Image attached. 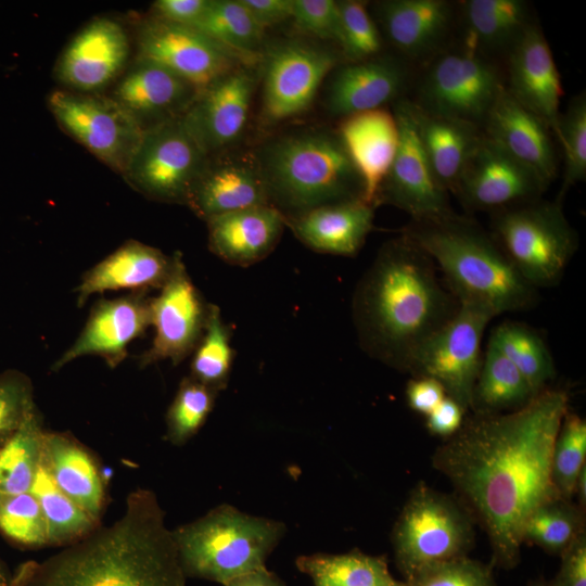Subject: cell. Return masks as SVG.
<instances>
[{"label": "cell", "instance_id": "obj_56", "mask_svg": "<svg viewBox=\"0 0 586 586\" xmlns=\"http://www.w3.org/2000/svg\"><path fill=\"white\" fill-rule=\"evenodd\" d=\"M574 495L577 496L578 506L585 510L586 507V464L583 467L575 483Z\"/></svg>", "mask_w": 586, "mask_h": 586}, {"label": "cell", "instance_id": "obj_38", "mask_svg": "<svg viewBox=\"0 0 586 586\" xmlns=\"http://www.w3.org/2000/svg\"><path fill=\"white\" fill-rule=\"evenodd\" d=\"M526 379L535 394L547 388L556 377V366L543 337L518 321L499 323L488 339Z\"/></svg>", "mask_w": 586, "mask_h": 586}, {"label": "cell", "instance_id": "obj_32", "mask_svg": "<svg viewBox=\"0 0 586 586\" xmlns=\"http://www.w3.org/2000/svg\"><path fill=\"white\" fill-rule=\"evenodd\" d=\"M410 104L417 135L432 171L440 184L455 194L462 168L483 137L482 129L463 120L430 114L411 101Z\"/></svg>", "mask_w": 586, "mask_h": 586}, {"label": "cell", "instance_id": "obj_8", "mask_svg": "<svg viewBox=\"0 0 586 586\" xmlns=\"http://www.w3.org/2000/svg\"><path fill=\"white\" fill-rule=\"evenodd\" d=\"M391 539L405 581L428 565L468 556L474 545V519L457 497L420 482L410 492Z\"/></svg>", "mask_w": 586, "mask_h": 586}, {"label": "cell", "instance_id": "obj_25", "mask_svg": "<svg viewBox=\"0 0 586 586\" xmlns=\"http://www.w3.org/2000/svg\"><path fill=\"white\" fill-rule=\"evenodd\" d=\"M410 71L402 58L378 55L348 62L332 76L326 97L327 110L345 117L383 107L400 99L407 88Z\"/></svg>", "mask_w": 586, "mask_h": 586}, {"label": "cell", "instance_id": "obj_39", "mask_svg": "<svg viewBox=\"0 0 586 586\" xmlns=\"http://www.w3.org/2000/svg\"><path fill=\"white\" fill-rule=\"evenodd\" d=\"M44 432L42 415L35 406L0 447V494L30 492L41 460Z\"/></svg>", "mask_w": 586, "mask_h": 586}, {"label": "cell", "instance_id": "obj_23", "mask_svg": "<svg viewBox=\"0 0 586 586\" xmlns=\"http://www.w3.org/2000/svg\"><path fill=\"white\" fill-rule=\"evenodd\" d=\"M374 12L390 43L402 59L428 62L444 50L455 10L446 0H384Z\"/></svg>", "mask_w": 586, "mask_h": 586}, {"label": "cell", "instance_id": "obj_10", "mask_svg": "<svg viewBox=\"0 0 586 586\" xmlns=\"http://www.w3.org/2000/svg\"><path fill=\"white\" fill-rule=\"evenodd\" d=\"M495 317L483 307L459 303L453 317L416 351L408 373L435 379L467 412L482 364L484 331Z\"/></svg>", "mask_w": 586, "mask_h": 586}, {"label": "cell", "instance_id": "obj_53", "mask_svg": "<svg viewBox=\"0 0 586 586\" xmlns=\"http://www.w3.org/2000/svg\"><path fill=\"white\" fill-rule=\"evenodd\" d=\"M464 413L466 411L457 402L445 396L426 416V428L433 435L449 437L460 429Z\"/></svg>", "mask_w": 586, "mask_h": 586}, {"label": "cell", "instance_id": "obj_52", "mask_svg": "<svg viewBox=\"0 0 586 586\" xmlns=\"http://www.w3.org/2000/svg\"><path fill=\"white\" fill-rule=\"evenodd\" d=\"M411 409L428 416L443 400L446 393L442 384L430 377H412L406 388Z\"/></svg>", "mask_w": 586, "mask_h": 586}, {"label": "cell", "instance_id": "obj_48", "mask_svg": "<svg viewBox=\"0 0 586 586\" xmlns=\"http://www.w3.org/2000/svg\"><path fill=\"white\" fill-rule=\"evenodd\" d=\"M36 406L30 378L16 369L0 372V447L18 430Z\"/></svg>", "mask_w": 586, "mask_h": 586}, {"label": "cell", "instance_id": "obj_33", "mask_svg": "<svg viewBox=\"0 0 586 586\" xmlns=\"http://www.w3.org/2000/svg\"><path fill=\"white\" fill-rule=\"evenodd\" d=\"M523 0H467L461 2L462 46L487 58L507 53L533 24Z\"/></svg>", "mask_w": 586, "mask_h": 586}, {"label": "cell", "instance_id": "obj_42", "mask_svg": "<svg viewBox=\"0 0 586 586\" xmlns=\"http://www.w3.org/2000/svg\"><path fill=\"white\" fill-rule=\"evenodd\" d=\"M217 394L190 375L183 378L166 412V440L181 446L194 436L213 410Z\"/></svg>", "mask_w": 586, "mask_h": 586}, {"label": "cell", "instance_id": "obj_46", "mask_svg": "<svg viewBox=\"0 0 586 586\" xmlns=\"http://www.w3.org/2000/svg\"><path fill=\"white\" fill-rule=\"evenodd\" d=\"M341 14L340 48L348 62H358L378 56L383 40L378 25L372 20L366 2L339 1Z\"/></svg>", "mask_w": 586, "mask_h": 586}, {"label": "cell", "instance_id": "obj_45", "mask_svg": "<svg viewBox=\"0 0 586 586\" xmlns=\"http://www.w3.org/2000/svg\"><path fill=\"white\" fill-rule=\"evenodd\" d=\"M0 534L22 549L48 547L44 517L30 492L0 494Z\"/></svg>", "mask_w": 586, "mask_h": 586}, {"label": "cell", "instance_id": "obj_7", "mask_svg": "<svg viewBox=\"0 0 586 586\" xmlns=\"http://www.w3.org/2000/svg\"><path fill=\"white\" fill-rule=\"evenodd\" d=\"M492 235L535 289L555 286L578 247L559 200L536 199L494 212Z\"/></svg>", "mask_w": 586, "mask_h": 586}, {"label": "cell", "instance_id": "obj_16", "mask_svg": "<svg viewBox=\"0 0 586 586\" xmlns=\"http://www.w3.org/2000/svg\"><path fill=\"white\" fill-rule=\"evenodd\" d=\"M138 59L165 67L192 86L196 93L237 66L245 65L199 30L155 17L139 30Z\"/></svg>", "mask_w": 586, "mask_h": 586}, {"label": "cell", "instance_id": "obj_47", "mask_svg": "<svg viewBox=\"0 0 586 586\" xmlns=\"http://www.w3.org/2000/svg\"><path fill=\"white\" fill-rule=\"evenodd\" d=\"M404 582L407 586H497L493 565L468 556L428 565Z\"/></svg>", "mask_w": 586, "mask_h": 586}, {"label": "cell", "instance_id": "obj_29", "mask_svg": "<svg viewBox=\"0 0 586 586\" xmlns=\"http://www.w3.org/2000/svg\"><path fill=\"white\" fill-rule=\"evenodd\" d=\"M173 266L174 255L167 256L156 247L135 240L127 241L81 276L75 289L77 306H84L91 295L105 291L160 290Z\"/></svg>", "mask_w": 586, "mask_h": 586}, {"label": "cell", "instance_id": "obj_44", "mask_svg": "<svg viewBox=\"0 0 586 586\" xmlns=\"http://www.w3.org/2000/svg\"><path fill=\"white\" fill-rule=\"evenodd\" d=\"M586 422L578 415H564L551 456V481L558 495L568 500L574 496L575 483L585 466Z\"/></svg>", "mask_w": 586, "mask_h": 586}, {"label": "cell", "instance_id": "obj_22", "mask_svg": "<svg viewBox=\"0 0 586 586\" xmlns=\"http://www.w3.org/2000/svg\"><path fill=\"white\" fill-rule=\"evenodd\" d=\"M506 56V90L553 131L563 89L552 52L540 28L533 23Z\"/></svg>", "mask_w": 586, "mask_h": 586}, {"label": "cell", "instance_id": "obj_54", "mask_svg": "<svg viewBox=\"0 0 586 586\" xmlns=\"http://www.w3.org/2000/svg\"><path fill=\"white\" fill-rule=\"evenodd\" d=\"M264 28L278 25L293 15V0H241Z\"/></svg>", "mask_w": 586, "mask_h": 586}, {"label": "cell", "instance_id": "obj_1", "mask_svg": "<svg viewBox=\"0 0 586 586\" xmlns=\"http://www.w3.org/2000/svg\"><path fill=\"white\" fill-rule=\"evenodd\" d=\"M569 410L564 388H545L509 412L472 415L435 449L433 468L487 534L493 566L521 560L523 527L540 504L560 497L551 481V456Z\"/></svg>", "mask_w": 586, "mask_h": 586}, {"label": "cell", "instance_id": "obj_59", "mask_svg": "<svg viewBox=\"0 0 586 586\" xmlns=\"http://www.w3.org/2000/svg\"><path fill=\"white\" fill-rule=\"evenodd\" d=\"M398 586H407L406 583L403 581L400 585Z\"/></svg>", "mask_w": 586, "mask_h": 586}, {"label": "cell", "instance_id": "obj_35", "mask_svg": "<svg viewBox=\"0 0 586 586\" xmlns=\"http://www.w3.org/2000/svg\"><path fill=\"white\" fill-rule=\"evenodd\" d=\"M204 34L245 65L253 66L262 56L265 29L254 20L241 0H209V4L192 27Z\"/></svg>", "mask_w": 586, "mask_h": 586}, {"label": "cell", "instance_id": "obj_28", "mask_svg": "<svg viewBox=\"0 0 586 586\" xmlns=\"http://www.w3.org/2000/svg\"><path fill=\"white\" fill-rule=\"evenodd\" d=\"M206 224L211 252L227 264L247 267L275 250L284 218L272 205H259L214 216Z\"/></svg>", "mask_w": 586, "mask_h": 586}, {"label": "cell", "instance_id": "obj_57", "mask_svg": "<svg viewBox=\"0 0 586 586\" xmlns=\"http://www.w3.org/2000/svg\"><path fill=\"white\" fill-rule=\"evenodd\" d=\"M12 572L0 557V586H11Z\"/></svg>", "mask_w": 586, "mask_h": 586}, {"label": "cell", "instance_id": "obj_43", "mask_svg": "<svg viewBox=\"0 0 586 586\" xmlns=\"http://www.w3.org/2000/svg\"><path fill=\"white\" fill-rule=\"evenodd\" d=\"M563 152V176L559 201L575 184L586 178V95L582 92L572 98L564 113H560L552 131Z\"/></svg>", "mask_w": 586, "mask_h": 586}, {"label": "cell", "instance_id": "obj_17", "mask_svg": "<svg viewBox=\"0 0 586 586\" xmlns=\"http://www.w3.org/2000/svg\"><path fill=\"white\" fill-rule=\"evenodd\" d=\"M548 184L484 135L468 157L455 196L468 211L497 212L540 199Z\"/></svg>", "mask_w": 586, "mask_h": 586}, {"label": "cell", "instance_id": "obj_55", "mask_svg": "<svg viewBox=\"0 0 586 586\" xmlns=\"http://www.w3.org/2000/svg\"><path fill=\"white\" fill-rule=\"evenodd\" d=\"M226 586H285L284 583L266 566L232 579Z\"/></svg>", "mask_w": 586, "mask_h": 586}, {"label": "cell", "instance_id": "obj_13", "mask_svg": "<svg viewBox=\"0 0 586 586\" xmlns=\"http://www.w3.org/2000/svg\"><path fill=\"white\" fill-rule=\"evenodd\" d=\"M399 139L393 163L377 198V205H393L411 220L443 217L454 213L449 193L435 178L415 127L409 99L393 104Z\"/></svg>", "mask_w": 586, "mask_h": 586}, {"label": "cell", "instance_id": "obj_11", "mask_svg": "<svg viewBox=\"0 0 586 586\" xmlns=\"http://www.w3.org/2000/svg\"><path fill=\"white\" fill-rule=\"evenodd\" d=\"M59 125L110 168L124 175L144 133L141 125L111 97L68 90L49 95Z\"/></svg>", "mask_w": 586, "mask_h": 586}, {"label": "cell", "instance_id": "obj_34", "mask_svg": "<svg viewBox=\"0 0 586 586\" xmlns=\"http://www.w3.org/2000/svg\"><path fill=\"white\" fill-rule=\"evenodd\" d=\"M536 395L522 373L488 341L473 387L470 407L473 415L513 411Z\"/></svg>", "mask_w": 586, "mask_h": 586}, {"label": "cell", "instance_id": "obj_14", "mask_svg": "<svg viewBox=\"0 0 586 586\" xmlns=\"http://www.w3.org/2000/svg\"><path fill=\"white\" fill-rule=\"evenodd\" d=\"M208 305L192 282L180 253L174 255L171 273L150 301L151 346L138 356L140 368L158 361L180 364L193 353L205 329Z\"/></svg>", "mask_w": 586, "mask_h": 586}, {"label": "cell", "instance_id": "obj_30", "mask_svg": "<svg viewBox=\"0 0 586 586\" xmlns=\"http://www.w3.org/2000/svg\"><path fill=\"white\" fill-rule=\"evenodd\" d=\"M373 219L374 206L359 199L285 217L284 225L318 253L354 257L372 230Z\"/></svg>", "mask_w": 586, "mask_h": 586}, {"label": "cell", "instance_id": "obj_37", "mask_svg": "<svg viewBox=\"0 0 586 586\" xmlns=\"http://www.w3.org/2000/svg\"><path fill=\"white\" fill-rule=\"evenodd\" d=\"M30 493L37 498L44 517L48 547L64 548L100 526L99 521L55 485L41 460Z\"/></svg>", "mask_w": 586, "mask_h": 586}, {"label": "cell", "instance_id": "obj_41", "mask_svg": "<svg viewBox=\"0 0 586 586\" xmlns=\"http://www.w3.org/2000/svg\"><path fill=\"white\" fill-rule=\"evenodd\" d=\"M192 355L189 375L217 393L226 388L234 351L229 329L215 304L208 305L205 329Z\"/></svg>", "mask_w": 586, "mask_h": 586}, {"label": "cell", "instance_id": "obj_3", "mask_svg": "<svg viewBox=\"0 0 586 586\" xmlns=\"http://www.w3.org/2000/svg\"><path fill=\"white\" fill-rule=\"evenodd\" d=\"M156 495L137 488L124 514L43 561L22 562L11 586H186Z\"/></svg>", "mask_w": 586, "mask_h": 586}, {"label": "cell", "instance_id": "obj_21", "mask_svg": "<svg viewBox=\"0 0 586 586\" xmlns=\"http://www.w3.org/2000/svg\"><path fill=\"white\" fill-rule=\"evenodd\" d=\"M129 49L127 33L118 22L105 17L93 20L61 54L56 76L77 92L94 93L123 72Z\"/></svg>", "mask_w": 586, "mask_h": 586}, {"label": "cell", "instance_id": "obj_12", "mask_svg": "<svg viewBox=\"0 0 586 586\" xmlns=\"http://www.w3.org/2000/svg\"><path fill=\"white\" fill-rule=\"evenodd\" d=\"M206 160L178 116L144 130L123 176L133 189L152 200L186 204Z\"/></svg>", "mask_w": 586, "mask_h": 586}, {"label": "cell", "instance_id": "obj_24", "mask_svg": "<svg viewBox=\"0 0 586 586\" xmlns=\"http://www.w3.org/2000/svg\"><path fill=\"white\" fill-rule=\"evenodd\" d=\"M482 132L548 186L556 178L558 161L550 128L506 88L488 112Z\"/></svg>", "mask_w": 586, "mask_h": 586}, {"label": "cell", "instance_id": "obj_18", "mask_svg": "<svg viewBox=\"0 0 586 586\" xmlns=\"http://www.w3.org/2000/svg\"><path fill=\"white\" fill-rule=\"evenodd\" d=\"M253 66L239 65L196 93L181 115L189 135L208 157L243 133L256 87Z\"/></svg>", "mask_w": 586, "mask_h": 586}, {"label": "cell", "instance_id": "obj_5", "mask_svg": "<svg viewBox=\"0 0 586 586\" xmlns=\"http://www.w3.org/2000/svg\"><path fill=\"white\" fill-rule=\"evenodd\" d=\"M258 158L270 205L284 218L362 200L360 177L337 132H294L268 144Z\"/></svg>", "mask_w": 586, "mask_h": 586}, {"label": "cell", "instance_id": "obj_9", "mask_svg": "<svg viewBox=\"0 0 586 586\" xmlns=\"http://www.w3.org/2000/svg\"><path fill=\"white\" fill-rule=\"evenodd\" d=\"M504 88L498 67L462 46L444 49L424 63L416 98L410 101L430 114L463 120L482 129Z\"/></svg>", "mask_w": 586, "mask_h": 586}, {"label": "cell", "instance_id": "obj_2", "mask_svg": "<svg viewBox=\"0 0 586 586\" xmlns=\"http://www.w3.org/2000/svg\"><path fill=\"white\" fill-rule=\"evenodd\" d=\"M431 257L403 232L379 249L355 288L352 317L360 348L408 373L419 346L456 313Z\"/></svg>", "mask_w": 586, "mask_h": 586}, {"label": "cell", "instance_id": "obj_51", "mask_svg": "<svg viewBox=\"0 0 586 586\" xmlns=\"http://www.w3.org/2000/svg\"><path fill=\"white\" fill-rule=\"evenodd\" d=\"M209 0H158L153 3L154 17L170 24L193 27L202 17Z\"/></svg>", "mask_w": 586, "mask_h": 586}, {"label": "cell", "instance_id": "obj_19", "mask_svg": "<svg viewBox=\"0 0 586 586\" xmlns=\"http://www.w3.org/2000/svg\"><path fill=\"white\" fill-rule=\"evenodd\" d=\"M146 293L131 292L94 303L80 334L53 362L51 371L58 372L71 361L88 355L103 358L112 369L119 366L127 357L128 345L151 326V298Z\"/></svg>", "mask_w": 586, "mask_h": 586}, {"label": "cell", "instance_id": "obj_31", "mask_svg": "<svg viewBox=\"0 0 586 586\" xmlns=\"http://www.w3.org/2000/svg\"><path fill=\"white\" fill-rule=\"evenodd\" d=\"M41 461L55 485L100 522L106 492L92 453L71 433L46 430Z\"/></svg>", "mask_w": 586, "mask_h": 586}, {"label": "cell", "instance_id": "obj_20", "mask_svg": "<svg viewBox=\"0 0 586 586\" xmlns=\"http://www.w3.org/2000/svg\"><path fill=\"white\" fill-rule=\"evenodd\" d=\"M203 220L226 213L270 205L258 155L239 153L207 157L186 204Z\"/></svg>", "mask_w": 586, "mask_h": 586}, {"label": "cell", "instance_id": "obj_26", "mask_svg": "<svg viewBox=\"0 0 586 586\" xmlns=\"http://www.w3.org/2000/svg\"><path fill=\"white\" fill-rule=\"evenodd\" d=\"M336 132L360 177L362 200L375 207L398 145L393 111L380 107L347 115L342 117Z\"/></svg>", "mask_w": 586, "mask_h": 586}, {"label": "cell", "instance_id": "obj_27", "mask_svg": "<svg viewBox=\"0 0 586 586\" xmlns=\"http://www.w3.org/2000/svg\"><path fill=\"white\" fill-rule=\"evenodd\" d=\"M196 95L183 79L153 62L138 59L110 95L145 130L181 116Z\"/></svg>", "mask_w": 586, "mask_h": 586}, {"label": "cell", "instance_id": "obj_50", "mask_svg": "<svg viewBox=\"0 0 586 586\" xmlns=\"http://www.w3.org/2000/svg\"><path fill=\"white\" fill-rule=\"evenodd\" d=\"M561 565L548 586H586V533L561 556Z\"/></svg>", "mask_w": 586, "mask_h": 586}, {"label": "cell", "instance_id": "obj_58", "mask_svg": "<svg viewBox=\"0 0 586 586\" xmlns=\"http://www.w3.org/2000/svg\"><path fill=\"white\" fill-rule=\"evenodd\" d=\"M528 586H548V583L545 582L543 578H537L535 581H532Z\"/></svg>", "mask_w": 586, "mask_h": 586}, {"label": "cell", "instance_id": "obj_15", "mask_svg": "<svg viewBox=\"0 0 586 586\" xmlns=\"http://www.w3.org/2000/svg\"><path fill=\"white\" fill-rule=\"evenodd\" d=\"M337 63L330 50L301 41L273 46L265 60L262 115L276 124L305 112Z\"/></svg>", "mask_w": 586, "mask_h": 586}, {"label": "cell", "instance_id": "obj_4", "mask_svg": "<svg viewBox=\"0 0 586 586\" xmlns=\"http://www.w3.org/2000/svg\"><path fill=\"white\" fill-rule=\"evenodd\" d=\"M433 260L458 303L483 307L496 317L531 309L538 290L515 269L491 232L456 213L411 220L403 231Z\"/></svg>", "mask_w": 586, "mask_h": 586}, {"label": "cell", "instance_id": "obj_49", "mask_svg": "<svg viewBox=\"0 0 586 586\" xmlns=\"http://www.w3.org/2000/svg\"><path fill=\"white\" fill-rule=\"evenodd\" d=\"M292 20L300 31L340 43L341 14L339 1L293 0Z\"/></svg>", "mask_w": 586, "mask_h": 586}, {"label": "cell", "instance_id": "obj_40", "mask_svg": "<svg viewBox=\"0 0 586 586\" xmlns=\"http://www.w3.org/2000/svg\"><path fill=\"white\" fill-rule=\"evenodd\" d=\"M585 530V510L572 500L556 497L536 507L525 521L523 544H533L561 556Z\"/></svg>", "mask_w": 586, "mask_h": 586}, {"label": "cell", "instance_id": "obj_6", "mask_svg": "<svg viewBox=\"0 0 586 586\" xmlns=\"http://www.w3.org/2000/svg\"><path fill=\"white\" fill-rule=\"evenodd\" d=\"M284 532L280 521L250 515L225 504L171 530V536L186 577L226 586L266 566Z\"/></svg>", "mask_w": 586, "mask_h": 586}, {"label": "cell", "instance_id": "obj_36", "mask_svg": "<svg viewBox=\"0 0 586 586\" xmlns=\"http://www.w3.org/2000/svg\"><path fill=\"white\" fill-rule=\"evenodd\" d=\"M297 569L314 586H398L384 556H368L357 550L343 555L315 553L296 559Z\"/></svg>", "mask_w": 586, "mask_h": 586}]
</instances>
